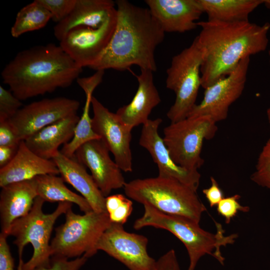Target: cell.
<instances>
[{
	"instance_id": "cell-29",
	"label": "cell",
	"mask_w": 270,
	"mask_h": 270,
	"mask_svg": "<svg viewBox=\"0 0 270 270\" xmlns=\"http://www.w3.org/2000/svg\"><path fill=\"white\" fill-rule=\"evenodd\" d=\"M251 180L270 190V143L266 142L260 152Z\"/></svg>"
},
{
	"instance_id": "cell-23",
	"label": "cell",
	"mask_w": 270,
	"mask_h": 270,
	"mask_svg": "<svg viewBox=\"0 0 270 270\" xmlns=\"http://www.w3.org/2000/svg\"><path fill=\"white\" fill-rule=\"evenodd\" d=\"M80 118L76 114L50 124L24 140L25 144L39 156L52 160L60 152V146L72 139Z\"/></svg>"
},
{
	"instance_id": "cell-24",
	"label": "cell",
	"mask_w": 270,
	"mask_h": 270,
	"mask_svg": "<svg viewBox=\"0 0 270 270\" xmlns=\"http://www.w3.org/2000/svg\"><path fill=\"white\" fill-rule=\"evenodd\" d=\"M76 82L85 93L86 102L82 116L76 126L73 138L64 144L60 150L62 154L69 158H74L76 150L84 143L93 140L100 139L92 128V118L90 116V110L92 94L101 83V80L98 76L92 75L88 77L80 78Z\"/></svg>"
},
{
	"instance_id": "cell-7",
	"label": "cell",
	"mask_w": 270,
	"mask_h": 270,
	"mask_svg": "<svg viewBox=\"0 0 270 270\" xmlns=\"http://www.w3.org/2000/svg\"><path fill=\"white\" fill-rule=\"evenodd\" d=\"M64 214V222L56 228L50 242L52 256L75 258L94 256L99 240L112 223L108 213L92 210L79 214L70 208Z\"/></svg>"
},
{
	"instance_id": "cell-4",
	"label": "cell",
	"mask_w": 270,
	"mask_h": 270,
	"mask_svg": "<svg viewBox=\"0 0 270 270\" xmlns=\"http://www.w3.org/2000/svg\"><path fill=\"white\" fill-rule=\"evenodd\" d=\"M144 212L140 218L134 222L133 228L140 230L146 226L166 230L180 240L184 245L189 257L188 270H195L200 258L206 254L214 257L220 264H224L220 248L232 244L238 235H224L222 225L216 222V234L202 228L197 223L186 217L160 212L150 206L144 205Z\"/></svg>"
},
{
	"instance_id": "cell-25",
	"label": "cell",
	"mask_w": 270,
	"mask_h": 270,
	"mask_svg": "<svg viewBox=\"0 0 270 270\" xmlns=\"http://www.w3.org/2000/svg\"><path fill=\"white\" fill-rule=\"evenodd\" d=\"M208 20L225 22L248 21L250 14L264 0H198Z\"/></svg>"
},
{
	"instance_id": "cell-26",
	"label": "cell",
	"mask_w": 270,
	"mask_h": 270,
	"mask_svg": "<svg viewBox=\"0 0 270 270\" xmlns=\"http://www.w3.org/2000/svg\"><path fill=\"white\" fill-rule=\"evenodd\" d=\"M35 179L38 195L45 202L74 204L84 213L92 210L83 196L72 192L66 186L62 177L47 174L37 176Z\"/></svg>"
},
{
	"instance_id": "cell-5",
	"label": "cell",
	"mask_w": 270,
	"mask_h": 270,
	"mask_svg": "<svg viewBox=\"0 0 270 270\" xmlns=\"http://www.w3.org/2000/svg\"><path fill=\"white\" fill-rule=\"evenodd\" d=\"M44 202L38 196L30 212L16 220L10 227L8 236L14 237V244L18 248L17 270H32L50 264V238L54 224L72 204L59 202L54 212L44 214L42 210Z\"/></svg>"
},
{
	"instance_id": "cell-34",
	"label": "cell",
	"mask_w": 270,
	"mask_h": 270,
	"mask_svg": "<svg viewBox=\"0 0 270 270\" xmlns=\"http://www.w3.org/2000/svg\"><path fill=\"white\" fill-rule=\"evenodd\" d=\"M20 142L9 120L0 121V146L18 148Z\"/></svg>"
},
{
	"instance_id": "cell-40",
	"label": "cell",
	"mask_w": 270,
	"mask_h": 270,
	"mask_svg": "<svg viewBox=\"0 0 270 270\" xmlns=\"http://www.w3.org/2000/svg\"><path fill=\"white\" fill-rule=\"evenodd\" d=\"M266 4L268 6V8H270V0H268V2L266 3ZM269 54L270 56V50L269 52Z\"/></svg>"
},
{
	"instance_id": "cell-33",
	"label": "cell",
	"mask_w": 270,
	"mask_h": 270,
	"mask_svg": "<svg viewBox=\"0 0 270 270\" xmlns=\"http://www.w3.org/2000/svg\"><path fill=\"white\" fill-rule=\"evenodd\" d=\"M88 258L84 255L72 260L64 257L54 256L51 258L49 266H38L32 270H80Z\"/></svg>"
},
{
	"instance_id": "cell-18",
	"label": "cell",
	"mask_w": 270,
	"mask_h": 270,
	"mask_svg": "<svg viewBox=\"0 0 270 270\" xmlns=\"http://www.w3.org/2000/svg\"><path fill=\"white\" fill-rule=\"evenodd\" d=\"M0 193L1 232L8 236L10 227L16 220L27 215L38 196L35 178L7 184Z\"/></svg>"
},
{
	"instance_id": "cell-31",
	"label": "cell",
	"mask_w": 270,
	"mask_h": 270,
	"mask_svg": "<svg viewBox=\"0 0 270 270\" xmlns=\"http://www.w3.org/2000/svg\"><path fill=\"white\" fill-rule=\"evenodd\" d=\"M240 196L234 194L224 198L216 206L217 212L219 215L224 218L225 222L228 224L239 211L247 212L250 210L248 206H243L239 202Z\"/></svg>"
},
{
	"instance_id": "cell-2",
	"label": "cell",
	"mask_w": 270,
	"mask_h": 270,
	"mask_svg": "<svg viewBox=\"0 0 270 270\" xmlns=\"http://www.w3.org/2000/svg\"><path fill=\"white\" fill-rule=\"evenodd\" d=\"M115 3L117 20L114 34L101 58L89 68L124 71L136 65L140 70L156 71L154 52L165 32L148 8L126 0Z\"/></svg>"
},
{
	"instance_id": "cell-30",
	"label": "cell",
	"mask_w": 270,
	"mask_h": 270,
	"mask_svg": "<svg viewBox=\"0 0 270 270\" xmlns=\"http://www.w3.org/2000/svg\"><path fill=\"white\" fill-rule=\"evenodd\" d=\"M52 14V20L60 22L72 12L76 0H38Z\"/></svg>"
},
{
	"instance_id": "cell-6",
	"label": "cell",
	"mask_w": 270,
	"mask_h": 270,
	"mask_svg": "<svg viewBox=\"0 0 270 270\" xmlns=\"http://www.w3.org/2000/svg\"><path fill=\"white\" fill-rule=\"evenodd\" d=\"M124 189L126 196L143 206L198 224L206 210L196 191L174 178L158 176L135 179L126 182Z\"/></svg>"
},
{
	"instance_id": "cell-15",
	"label": "cell",
	"mask_w": 270,
	"mask_h": 270,
	"mask_svg": "<svg viewBox=\"0 0 270 270\" xmlns=\"http://www.w3.org/2000/svg\"><path fill=\"white\" fill-rule=\"evenodd\" d=\"M109 150L100 139L93 140L82 145L74 156L88 168L96 186L104 197L112 191L124 188L126 182L116 162L112 160Z\"/></svg>"
},
{
	"instance_id": "cell-3",
	"label": "cell",
	"mask_w": 270,
	"mask_h": 270,
	"mask_svg": "<svg viewBox=\"0 0 270 270\" xmlns=\"http://www.w3.org/2000/svg\"><path fill=\"white\" fill-rule=\"evenodd\" d=\"M82 69L60 45L48 44L18 52L1 76L12 94L24 100L70 86Z\"/></svg>"
},
{
	"instance_id": "cell-8",
	"label": "cell",
	"mask_w": 270,
	"mask_h": 270,
	"mask_svg": "<svg viewBox=\"0 0 270 270\" xmlns=\"http://www.w3.org/2000/svg\"><path fill=\"white\" fill-rule=\"evenodd\" d=\"M202 52L194 38L192 44L174 56L166 70V86L176 94V100L166 116L171 122L187 118L196 104L201 86Z\"/></svg>"
},
{
	"instance_id": "cell-11",
	"label": "cell",
	"mask_w": 270,
	"mask_h": 270,
	"mask_svg": "<svg viewBox=\"0 0 270 270\" xmlns=\"http://www.w3.org/2000/svg\"><path fill=\"white\" fill-rule=\"evenodd\" d=\"M250 58H243L228 75L206 88L202 100L194 106L187 118L208 116L216 122L226 120L230 106L244 90Z\"/></svg>"
},
{
	"instance_id": "cell-28",
	"label": "cell",
	"mask_w": 270,
	"mask_h": 270,
	"mask_svg": "<svg viewBox=\"0 0 270 270\" xmlns=\"http://www.w3.org/2000/svg\"><path fill=\"white\" fill-rule=\"evenodd\" d=\"M105 206L112 223L124 225L132 214V202L122 194L106 197Z\"/></svg>"
},
{
	"instance_id": "cell-36",
	"label": "cell",
	"mask_w": 270,
	"mask_h": 270,
	"mask_svg": "<svg viewBox=\"0 0 270 270\" xmlns=\"http://www.w3.org/2000/svg\"><path fill=\"white\" fill-rule=\"evenodd\" d=\"M156 270H181L174 250H170L156 260Z\"/></svg>"
},
{
	"instance_id": "cell-21",
	"label": "cell",
	"mask_w": 270,
	"mask_h": 270,
	"mask_svg": "<svg viewBox=\"0 0 270 270\" xmlns=\"http://www.w3.org/2000/svg\"><path fill=\"white\" fill-rule=\"evenodd\" d=\"M52 160L56 164L64 182L70 184L80 194L93 211L107 212L105 206L106 197L84 165L74 158L66 156L60 150Z\"/></svg>"
},
{
	"instance_id": "cell-39",
	"label": "cell",
	"mask_w": 270,
	"mask_h": 270,
	"mask_svg": "<svg viewBox=\"0 0 270 270\" xmlns=\"http://www.w3.org/2000/svg\"><path fill=\"white\" fill-rule=\"evenodd\" d=\"M267 116H268V122L270 124V104L267 110ZM267 142L270 143V135L269 139Z\"/></svg>"
},
{
	"instance_id": "cell-1",
	"label": "cell",
	"mask_w": 270,
	"mask_h": 270,
	"mask_svg": "<svg viewBox=\"0 0 270 270\" xmlns=\"http://www.w3.org/2000/svg\"><path fill=\"white\" fill-rule=\"evenodd\" d=\"M196 37L202 52L201 86L206 89L231 73L243 58L264 51L270 24L260 26L248 21L197 22Z\"/></svg>"
},
{
	"instance_id": "cell-37",
	"label": "cell",
	"mask_w": 270,
	"mask_h": 270,
	"mask_svg": "<svg viewBox=\"0 0 270 270\" xmlns=\"http://www.w3.org/2000/svg\"><path fill=\"white\" fill-rule=\"evenodd\" d=\"M211 185L207 188L202 190L211 208L216 206L220 201L224 198V193L219 186L216 180L212 177H210Z\"/></svg>"
},
{
	"instance_id": "cell-19",
	"label": "cell",
	"mask_w": 270,
	"mask_h": 270,
	"mask_svg": "<svg viewBox=\"0 0 270 270\" xmlns=\"http://www.w3.org/2000/svg\"><path fill=\"white\" fill-rule=\"evenodd\" d=\"M47 174H60L54 162L39 156L28 148L24 140H22L12 161L0 168V186Z\"/></svg>"
},
{
	"instance_id": "cell-38",
	"label": "cell",
	"mask_w": 270,
	"mask_h": 270,
	"mask_svg": "<svg viewBox=\"0 0 270 270\" xmlns=\"http://www.w3.org/2000/svg\"><path fill=\"white\" fill-rule=\"evenodd\" d=\"M18 148L0 146V168L6 166L12 161Z\"/></svg>"
},
{
	"instance_id": "cell-10",
	"label": "cell",
	"mask_w": 270,
	"mask_h": 270,
	"mask_svg": "<svg viewBox=\"0 0 270 270\" xmlns=\"http://www.w3.org/2000/svg\"><path fill=\"white\" fill-rule=\"evenodd\" d=\"M117 20L116 9L99 28L76 26L60 41L64 51L80 67L90 68L100 60L114 34Z\"/></svg>"
},
{
	"instance_id": "cell-27",
	"label": "cell",
	"mask_w": 270,
	"mask_h": 270,
	"mask_svg": "<svg viewBox=\"0 0 270 270\" xmlns=\"http://www.w3.org/2000/svg\"><path fill=\"white\" fill-rule=\"evenodd\" d=\"M52 19V14L38 1L34 0L18 12L11 28L12 37L16 38L24 33L45 26Z\"/></svg>"
},
{
	"instance_id": "cell-14",
	"label": "cell",
	"mask_w": 270,
	"mask_h": 270,
	"mask_svg": "<svg viewBox=\"0 0 270 270\" xmlns=\"http://www.w3.org/2000/svg\"><path fill=\"white\" fill-rule=\"evenodd\" d=\"M92 106L94 131L112 153L114 161L122 171L132 172V129L124 124L116 113L110 112L94 96L92 98Z\"/></svg>"
},
{
	"instance_id": "cell-35",
	"label": "cell",
	"mask_w": 270,
	"mask_h": 270,
	"mask_svg": "<svg viewBox=\"0 0 270 270\" xmlns=\"http://www.w3.org/2000/svg\"><path fill=\"white\" fill-rule=\"evenodd\" d=\"M8 236L0 234V270H14V258L7 242Z\"/></svg>"
},
{
	"instance_id": "cell-9",
	"label": "cell",
	"mask_w": 270,
	"mask_h": 270,
	"mask_svg": "<svg viewBox=\"0 0 270 270\" xmlns=\"http://www.w3.org/2000/svg\"><path fill=\"white\" fill-rule=\"evenodd\" d=\"M216 123L204 116L186 118L165 127L163 140L174 162L188 170H198L204 163L201 156L204 140L214 137Z\"/></svg>"
},
{
	"instance_id": "cell-32",
	"label": "cell",
	"mask_w": 270,
	"mask_h": 270,
	"mask_svg": "<svg viewBox=\"0 0 270 270\" xmlns=\"http://www.w3.org/2000/svg\"><path fill=\"white\" fill-rule=\"evenodd\" d=\"M22 104L10 90L0 86V121L8 120L20 110Z\"/></svg>"
},
{
	"instance_id": "cell-17",
	"label": "cell",
	"mask_w": 270,
	"mask_h": 270,
	"mask_svg": "<svg viewBox=\"0 0 270 270\" xmlns=\"http://www.w3.org/2000/svg\"><path fill=\"white\" fill-rule=\"evenodd\" d=\"M152 16L164 32H184L196 28L202 13L198 0H146Z\"/></svg>"
},
{
	"instance_id": "cell-12",
	"label": "cell",
	"mask_w": 270,
	"mask_h": 270,
	"mask_svg": "<svg viewBox=\"0 0 270 270\" xmlns=\"http://www.w3.org/2000/svg\"><path fill=\"white\" fill-rule=\"evenodd\" d=\"M148 238L126 231L122 224L112 223L99 240L96 250H102L129 270H156V260L148 254Z\"/></svg>"
},
{
	"instance_id": "cell-22",
	"label": "cell",
	"mask_w": 270,
	"mask_h": 270,
	"mask_svg": "<svg viewBox=\"0 0 270 270\" xmlns=\"http://www.w3.org/2000/svg\"><path fill=\"white\" fill-rule=\"evenodd\" d=\"M112 0H76L72 12L54 28V36L60 41L72 28L82 26L100 27L116 10Z\"/></svg>"
},
{
	"instance_id": "cell-16",
	"label": "cell",
	"mask_w": 270,
	"mask_h": 270,
	"mask_svg": "<svg viewBox=\"0 0 270 270\" xmlns=\"http://www.w3.org/2000/svg\"><path fill=\"white\" fill-rule=\"evenodd\" d=\"M162 119H149L142 125L139 144L150 154L156 164L158 176L176 179L196 191L200 174L198 170H190L177 164L172 158L158 130Z\"/></svg>"
},
{
	"instance_id": "cell-20",
	"label": "cell",
	"mask_w": 270,
	"mask_h": 270,
	"mask_svg": "<svg viewBox=\"0 0 270 270\" xmlns=\"http://www.w3.org/2000/svg\"><path fill=\"white\" fill-rule=\"evenodd\" d=\"M152 72L140 70L136 76L138 88L132 101L120 108L116 114L120 120L131 129L144 124L152 109L157 106L161 100L153 79Z\"/></svg>"
},
{
	"instance_id": "cell-13",
	"label": "cell",
	"mask_w": 270,
	"mask_h": 270,
	"mask_svg": "<svg viewBox=\"0 0 270 270\" xmlns=\"http://www.w3.org/2000/svg\"><path fill=\"white\" fill-rule=\"evenodd\" d=\"M80 106L66 97L46 98L22 106L8 120L20 140H25L42 128L77 114Z\"/></svg>"
}]
</instances>
